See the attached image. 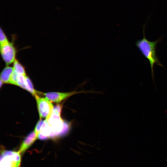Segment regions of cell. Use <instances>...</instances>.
<instances>
[{"label": "cell", "instance_id": "1", "mask_svg": "<svg viewBox=\"0 0 167 167\" xmlns=\"http://www.w3.org/2000/svg\"><path fill=\"white\" fill-rule=\"evenodd\" d=\"M146 24V23L143 26V39L137 40L135 44L142 54L149 61L151 70L152 77L154 81V65L163 67L160 62L156 52V46L157 44L160 41L161 38L155 41H151L148 40L145 36V28Z\"/></svg>", "mask_w": 167, "mask_h": 167}, {"label": "cell", "instance_id": "2", "mask_svg": "<svg viewBox=\"0 0 167 167\" xmlns=\"http://www.w3.org/2000/svg\"><path fill=\"white\" fill-rule=\"evenodd\" d=\"M61 110V105H57L55 106L48 119L51 130V133L49 137L56 136L59 134H62V132L64 131L63 122L60 116Z\"/></svg>", "mask_w": 167, "mask_h": 167}, {"label": "cell", "instance_id": "3", "mask_svg": "<svg viewBox=\"0 0 167 167\" xmlns=\"http://www.w3.org/2000/svg\"><path fill=\"white\" fill-rule=\"evenodd\" d=\"M20 153L19 151H3L0 155V167H20Z\"/></svg>", "mask_w": 167, "mask_h": 167}, {"label": "cell", "instance_id": "4", "mask_svg": "<svg viewBox=\"0 0 167 167\" xmlns=\"http://www.w3.org/2000/svg\"><path fill=\"white\" fill-rule=\"evenodd\" d=\"M40 119H48L52 112L54 107L51 101L46 97H40L37 94L35 96Z\"/></svg>", "mask_w": 167, "mask_h": 167}, {"label": "cell", "instance_id": "5", "mask_svg": "<svg viewBox=\"0 0 167 167\" xmlns=\"http://www.w3.org/2000/svg\"><path fill=\"white\" fill-rule=\"evenodd\" d=\"M0 47L1 54L5 63L8 65L13 63L16 59V51L13 43L9 42Z\"/></svg>", "mask_w": 167, "mask_h": 167}, {"label": "cell", "instance_id": "6", "mask_svg": "<svg viewBox=\"0 0 167 167\" xmlns=\"http://www.w3.org/2000/svg\"><path fill=\"white\" fill-rule=\"evenodd\" d=\"M86 91H72L68 92H51L46 93H41L45 97L50 101L57 103H59L62 101L75 94L87 92Z\"/></svg>", "mask_w": 167, "mask_h": 167}, {"label": "cell", "instance_id": "7", "mask_svg": "<svg viewBox=\"0 0 167 167\" xmlns=\"http://www.w3.org/2000/svg\"><path fill=\"white\" fill-rule=\"evenodd\" d=\"M38 138L35 130L30 132L24 139L19 150L20 153L25 151Z\"/></svg>", "mask_w": 167, "mask_h": 167}, {"label": "cell", "instance_id": "8", "mask_svg": "<svg viewBox=\"0 0 167 167\" xmlns=\"http://www.w3.org/2000/svg\"><path fill=\"white\" fill-rule=\"evenodd\" d=\"M13 71V67L8 65L3 69L0 74V80L4 84H9L10 78Z\"/></svg>", "mask_w": 167, "mask_h": 167}, {"label": "cell", "instance_id": "9", "mask_svg": "<svg viewBox=\"0 0 167 167\" xmlns=\"http://www.w3.org/2000/svg\"><path fill=\"white\" fill-rule=\"evenodd\" d=\"M13 63L14 70L18 75H27L24 67L17 59H15Z\"/></svg>", "mask_w": 167, "mask_h": 167}, {"label": "cell", "instance_id": "10", "mask_svg": "<svg viewBox=\"0 0 167 167\" xmlns=\"http://www.w3.org/2000/svg\"><path fill=\"white\" fill-rule=\"evenodd\" d=\"M25 79L26 90L35 96L37 94L38 92L35 89L31 80L27 75L26 76Z\"/></svg>", "mask_w": 167, "mask_h": 167}, {"label": "cell", "instance_id": "11", "mask_svg": "<svg viewBox=\"0 0 167 167\" xmlns=\"http://www.w3.org/2000/svg\"><path fill=\"white\" fill-rule=\"evenodd\" d=\"M21 75H18L17 80V86L26 90V76Z\"/></svg>", "mask_w": 167, "mask_h": 167}, {"label": "cell", "instance_id": "12", "mask_svg": "<svg viewBox=\"0 0 167 167\" xmlns=\"http://www.w3.org/2000/svg\"><path fill=\"white\" fill-rule=\"evenodd\" d=\"M10 42L6 35L2 29H0V45H3L8 43Z\"/></svg>", "mask_w": 167, "mask_h": 167}, {"label": "cell", "instance_id": "13", "mask_svg": "<svg viewBox=\"0 0 167 167\" xmlns=\"http://www.w3.org/2000/svg\"><path fill=\"white\" fill-rule=\"evenodd\" d=\"M18 75V74L14 70L10 78L9 84L17 85Z\"/></svg>", "mask_w": 167, "mask_h": 167}, {"label": "cell", "instance_id": "14", "mask_svg": "<svg viewBox=\"0 0 167 167\" xmlns=\"http://www.w3.org/2000/svg\"><path fill=\"white\" fill-rule=\"evenodd\" d=\"M44 121L41 119H40L38 122L34 130L36 133L37 136L41 132Z\"/></svg>", "mask_w": 167, "mask_h": 167}, {"label": "cell", "instance_id": "15", "mask_svg": "<svg viewBox=\"0 0 167 167\" xmlns=\"http://www.w3.org/2000/svg\"><path fill=\"white\" fill-rule=\"evenodd\" d=\"M4 84L0 80V87H2V85Z\"/></svg>", "mask_w": 167, "mask_h": 167}]
</instances>
